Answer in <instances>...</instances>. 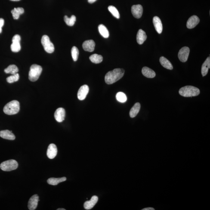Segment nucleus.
I'll list each match as a JSON object with an SVG mask.
<instances>
[{"mask_svg":"<svg viewBox=\"0 0 210 210\" xmlns=\"http://www.w3.org/2000/svg\"><path fill=\"white\" fill-rule=\"evenodd\" d=\"M125 70L122 69H115L106 74L105 81L106 83L111 85L119 80L124 76Z\"/></svg>","mask_w":210,"mask_h":210,"instance_id":"nucleus-1","label":"nucleus"},{"mask_svg":"<svg viewBox=\"0 0 210 210\" xmlns=\"http://www.w3.org/2000/svg\"><path fill=\"white\" fill-rule=\"evenodd\" d=\"M179 94L183 97H196L200 94L199 88L192 86H186L180 89Z\"/></svg>","mask_w":210,"mask_h":210,"instance_id":"nucleus-2","label":"nucleus"},{"mask_svg":"<svg viewBox=\"0 0 210 210\" xmlns=\"http://www.w3.org/2000/svg\"><path fill=\"white\" fill-rule=\"evenodd\" d=\"M20 105L18 101L13 100L9 102L4 106L3 111L7 115H15L20 111Z\"/></svg>","mask_w":210,"mask_h":210,"instance_id":"nucleus-3","label":"nucleus"},{"mask_svg":"<svg viewBox=\"0 0 210 210\" xmlns=\"http://www.w3.org/2000/svg\"><path fill=\"white\" fill-rule=\"evenodd\" d=\"M42 68L40 66L37 64L32 65L30 67L29 72V79L32 82L38 80L42 72Z\"/></svg>","mask_w":210,"mask_h":210,"instance_id":"nucleus-4","label":"nucleus"},{"mask_svg":"<svg viewBox=\"0 0 210 210\" xmlns=\"http://www.w3.org/2000/svg\"><path fill=\"white\" fill-rule=\"evenodd\" d=\"M18 167V163L14 160H10L3 162L0 165V168L4 171H11Z\"/></svg>","mask_w":210,"mask_h":210,"instance_id":"nucleus-5","label":"nucleus"},{"mask_svg":"<svg viewBox=\"0 0 210 210\" xmlns=\"http://www.w3.org/2000/svg\"><path fill=\"white\" fill-rule=\"evenodd\" d=\"M41 42L44 50L46 52L49 54L54 52L55 50L54 44L51 42L49 37L48 35H44L41 39Z\"/></svg>","mask_w":210,"mask_h":210,"instance_id":"nucleus-6","label":"nucleus"},{"mask_svg":"<svg viewBox=\"0 0 210 210\" xmlns=\"http://www.w3.org/2000/svg\"><path fill=\"white\" fill-rule=\"evenodd\" d=\"M190 50L188 47L185 46L181 49L178 53V58L180 61L185 63L187 61L190 54Z\"/></svg>","mask_w":210,"mask_h":210,"instance_id":"nucleus-7","label":"nucleus"},{"mask_svg":"<svg viewBox=\"0 0 210 210\" xmlns=\"http://www.w3.org/2000/svg\"><path fill=\"white\" fill-rule=\"evenodd\" d=\"M131 13L133 16L136 18H141L143 13V7L140 4L133 5L131 7Z\"/></svg>","mask_w":210,"mask_h":210,"instance_id":"nucleus-8","label":"nucleus"},{"mask_svg":"<svg viewBox=\"0 0 210 210\" xmlns=\"http://www.w3.org/2000/svg\"><path fill=\"white\" fill-rule=\"evenodd\" d=\"M65 116H66V111L63 108H59L55 112V118L56 121L58 122H63L65 119Z\"/></svg>","mask_w":210,"mask_h":210,"instance_id":"nucleus-9","label":"nucleus"},{"mask_svg":"<svg viewBox=\"0 0 210 210\" xmlns=\"http://www.w3.org/2000/svg\"><path fill=\"white\" fill-rule=\"evenodd\" d=\"M39 197L38 195H34L30 199L28 202V208L30 210H34L36 209L38 206Z\"/></svg>","mask_w":210,"mask_h":210,"instance_id":"nucleus-10","label":"nucleus"},{"mask_svg":"<svg viewBox=\"0 0 210 210\" xmlns=\"http://www.w3.org/2000/svg\"><path fill=\"white\" fill-rule=\"evenodd\" d=\"M89 91L88 85H84L79 89L78 93V99L79 100H83L86 98Z\"/></svg>","mask_w":210,"mask_h":210,"instance_id":"nucleus-11","label":"nucleus"},{"mask_svg":"<svg viewBox=\"0 0 210 210\" xmlns=\"http://www.w3.org/2000/svg\"><path fill=\"white\" fill-rule=\"evenodd\" d=\"M57 146L54 144H51L48 146L47 151V155L49 159H54L57 156Z\"/></svg>","mask_w":210,"mask_h":210,"instance_id":"nucleus-12","label":"nucleus"},{"mask_svg":"<svg viewBox=\"0 0 210 210\" xmlns=\"http://www.w3.org/2000/svg\"><path fill=\"white\" fill-rule=\"evenodd\" d=\"M199 18L196 15H193L189 18L186 23V26L189 29H192L196 27L199 23Z\"/></svg>","mask_w":210,"mask_h":210,"instance_id":"nucleus-13","label":"nucleus"},{"mask_svg":"<svg viewBox=\"0 0 210 210\" xmlns=\"http://www.w3.org/2000/svg\"><path fill=\"white\" fill-rule=\"evenodd\" d=\"M95 44L93 40H89L85 41L83 44V48L85 51L92 52L94 51Z\"/></svg>","mask_w":210,"mask_h":210,"instance_id":"nucleus-14","label":"nucleus"},{"mask_svg":"<svg viewBox=\"0 0 210 210\" xmlns=\"http://www.w3.org/2000/svg\"><path fill=\"white\" fill-rule=\"evenodd\" d=\"M98 200V197L97 196H94L91 197V200L86 201L84 204V207L85 209L90 210L94 208L97 203Z\"/></svg>","mask_w":210,"mask_h":210,"instance_id":"nucleus-15","label":"nucleus"},{"mask_svg":"<svg viewBox=\"0 0 210 210\" xmlns=\"http://www.w3.org/2000/svg\"><path fill=\"white\" fill-rule=\"evenodd\" d=\"M153 23L156 31L159 34H161L163 30V25L160 18L156 16L155 17L153 18Z\"/></svg>","mask_w":210,"mask_h":210,"instance_id":"nucleus-16","label":"nucleus"},{"mask_svg":"<svg viewBox=\"0 0 210 210\" xmlns=\"http://www.w3.org/2000/svg\"><path fill=\"white\" fill-rule=\"evenodd\" d=\"M0 136L6 139L14 140L15 139V136L12 131L9 130H4L0 131Z\"/></svg>","mask_w":210,"mask_h":210,"instance_id":"nucleus-17","label":"nucleus"},{"mask_svg":"<svg viewBox=\"0 0 210 210\" xmlns=\"http://www.w3.org/2000/svg\"><path fill=\"white\" fill-rule=\"evenodd\" d=\"M142 72L143 75L147 78H153L156 76L154 71L147 67H144L142 69Z\"/></svg>","mask_w":210,"mask_h":210,"instance_id":"nucleus-18","label":"nucleus"},{"mask_svg":"<svg viewBox=\"0 0 210 210\" xmlns=\"http://www.w3.org/2000/svg\"><path fill=\"white\" fill-rule=\"evenodd\" d=\"M147 36L145 32L143 30H139L137 35V41L139 44H142L147 39Z\"/></svg>","mask_w":210,"mask_h":210,"instance_id":"nucleus-19","label":"nucleus"},{"mask_svg":"<svg viewBox=\"0 0 210 210\" xmlns=\"http://www.w3.org/2000/svg\"><path fill=\"white\" fill-rule=\"evenodd\" d=\"M210 57L207 58L206 60L204 62L203 64H202V69H201V72L202 76H205L208 74V69H210Z\"/></svg>","mask_w":210,"mask_h":210,"instance_id":"nucleus-20","label":"nucleus"},{"mask_svg":"<svg viewBox=\"0 0 210 210\" xmlns=\"http://www.w3.org/2000/svg\"><path fill=\"white\" fill-rule=\"evenodd\" d=\"M160 62L162 66L165 68L169 69V70H172L173 69V67L171 62L166 58L164 57H161L160 59Z\"/></svg>","mask_w":210,"mask_h":210,"instance_id":"nucleus-21","label":"nucleus"},{"mask_svg":"<svg viewBox=\"0 0 210 210\" xmlns=\"http://www.w3.org/2000/svg\"><path fill=\"white\" fill-rule=\"evenodd\" d=\"M140 108V104L139 103H136L131 108L130 112V116L131 118H134L138 114Z\"/></svg>","mask_w":210,"mask_h":210,"instance_id":"nucleus-22","label":"nucleus"},{"mask_svg":"<svg viewBox=\"0 0 210 210\" xmlns=\"http://www.w3.org/2000/svg\"><path fill=\"white\" fill-rule=\"evenodd\" d=\"M67 179L66 177H61V178H51L48 179L47 180V183L48 184L51 185H57L59 183L63 182L66 181Z\"/></svg>","mask_w":210,"mask_h":210,"instance_id":"nucleus-23","label":"nucleus"},{"mask_svg":"<svg viewBox=\"0 0 210 210\" xmlns=\"http://www.w3.org/2000/svg\"><path fill=\"white\" fill-rule=\"evenodd\" d=\"M12 14L13 18L15 20H17L19 18L20 15L23 14L24 12V10L22 7H17L14 8V9L11 11Z\"/></svg>","mask_w":210,"mask_h":210,"instance_id":"nucleus-24","label":"nucleus"},{"mask_svg":"<svg viewBox=\"0 0 210 210\" xmlns=\"http://www.w3.org/2000/svg\"><path fill=\"white\" fill-rule=\"evenodd\" d=\"M99 31L102 36L105 38H107L109 37V32L107 28L104 25L100 24L99 26Z\"/></svg>","mask_w":210,"mask_h":210,"instance_id":"nucleus-25","label":"nucleus"},{"mask_svg":"<svg viewBox=\"0 0 210 210\" xmlns=\"http://www.w3.org/2000/svg\"><path fill=\"white\" fill-rule=\"evenodd\" d=\"M18 69L17 67L15 65H11L8 67L4 69V72L6 74H11L14 75L18 73Z\"/></svg>","mask_w":210,"mask_h":210,"instance_id":"nucleus-26","label":"nucleus"},{"mask_svg":"<svg viewBox=\"0 0 210 210\" xmlns=\"http://www.w3.org/2000/svg\"><path fill=\"white\" fill-rule=\"evenodd\" d=\"M90 60L92 63H101L103 60V57L101 55L97 54H94L90 56Z\"/></svg>","mask_w":210,"mask_h":210,"instance_id":"nucleus-27","label":"nucleus"},{"mask_svg":"<svg viewBox=\"0 0 210 210\" xmlns=\"http://www.w3.org/2000/svg\"><path fill=\"white\" fill-rule=\"evenodd\" d=\"M64 20L67 25L69 26H72L76 21V17L75 15H72L70 18H69L67 16H65Z\"/></svg>","mask_w":210,"mask_h":210,"instance_id":"nucleus-28","label":"nucleus"},{"mask_svg":"<svg viewBox=\"0 0 210 210\" xmlns=\"http://www.w3.org/2000/svg\"><path fill=\"white\" fill-rule=\"evenodd\" d=\"M108 9L110 12L114 17L116 18L119 19L120 15L119 12L117 9L114 6H110L108 7Z\"/></svg>","mask_w":210,"mask_h":210,"instance_id":"nucleus-29","label":"nucleus"},{"mask_svg":"<svg viewBox=\"0 0 210 210\" xmlns=\"http://www.w3.org/2000/svg\"><path fill=\"white\" fill-rule=\"evenodd\" d=\"M117 100L120 103H124L126 102L127 97L124 93L122 92H118L116 95Z\"/></svg>","mask_w":210,"mask_h":210,"instance_id":"nucleus-30","label":"nucleus"},{"mask_svg":"<svg viewBox=\"0 0 210 210\" xmlns=\"http://www.w3.org/2000/svg\"><path fill=\"white\" fill-rule=\"evenodd\" d=\"M79 51L78 48L76 46H73L71 49V55L74 61L76 62L78 60L79 56Z\"/></svg>","mask_w":210,"mask_h":210,"instance_id":"nucleus-31","label":"nucleus"},{"mask_svg":"<svg viewBox=\"0 0 210 210\" xmlns=\"http://www.w3.org/2000/svg\"><path fill=\"white\" fill-rule=\"evenodd\" d=\"M11 51L13 52H18L21 50L20 42H12L11 44Z\"/></svg>","mask_w":210,"mask_h":210,"instance_id":"nucleus-32","label":"nucleus"},{"mask_svg":"<svg viewBox=\"0 0 210 210\" xmlns=\"http://www.w3.org/2000/svg\"><path fill=\"white\" fill-rule=\"evenodd\" d=\"M19 75L18 73L15 74L7 77L6 80L7 82L10 83H13L15 82H17L19 79Z\"/></svg>","mask_w":210,"mask_h":210,"instance_id":"nucleus-33","label":"nucleus"},{"mask_svg":"<svg viewBox=\"0 0 210 210\" xmlns=\"http://www.w3.org/2000/svg\"><path fill=\"white\" fill-rule=\"evenodd\" d=\"M21 37L19 35H15L13 36L12 39V42H20Z\"/></svg>","mask_w":210,"mask_h":210,"instance_id":"nucleus-34","label":"nucleus"},{"mask_svg":"<svg viewBox=\"0 0 210 210\" xmlns=\"http://www.w3.org/2000/svg\"><path fill=\"white\" fill-rule=\"evenodd\" d=\"M4 23V21L3 19L0 18V33L2 32V27L3 26Z\"/></svg>","mask_w":210,"mask_h":210,"instance_id":"nucleus-35","label":"nucleus"},{"mask_svg":"<svg viewBox=\"0 0 210 210\" xmlns=\"http://www.w3.org/2000/svg\"><path fill=\"white\" fill-rule=\"evenodd\" d=\"M97 0H88V2L89 3L92 4L95 2Z\"/></svg>","mask_w":210,"mask_h":210,"instance_id":"nucleus-36","label":"nucleus"},{"mask_svg":"<svg viewBox=\"0 0 210 210\" xmlns=\"http://www.w3.org/2000/svg\"><path fill=\"white\" fill-rule=\"evenodd\" d=\"M143 210H154L155 209H154L153 208H145L144 209H142Z\"/></svg>","mask_w":210,"mask_h":210,"instance_id":"nucleus-37","label":"nucleus"},{"mask_svg":"<svg viewBox=\"0 0 210 210\" xmlns=\"http://www.w3.org/2000/svg\"><path fill=\"white\" fill-rule=\"evenodd\" d=\"M57 210H66V209L63 208H58Z\"/></svg>","mask_w":210,"mask_h":210,"instance_id":"nucleus-38","label":"nucleus"},{"mask_svg":"<svg viewBox=\"0 0 210 210\" xmlns=\"http://www.w3.org/2000/svg\"><path fill=\"white\" fill-rule=\"evenodd\" d=\"M10 1H20V0H10Z\"/></svg>","mask_w":210,"mask_h":210,"instance_id":"nucleus-39","label":"nucleus"}]
</instances>
